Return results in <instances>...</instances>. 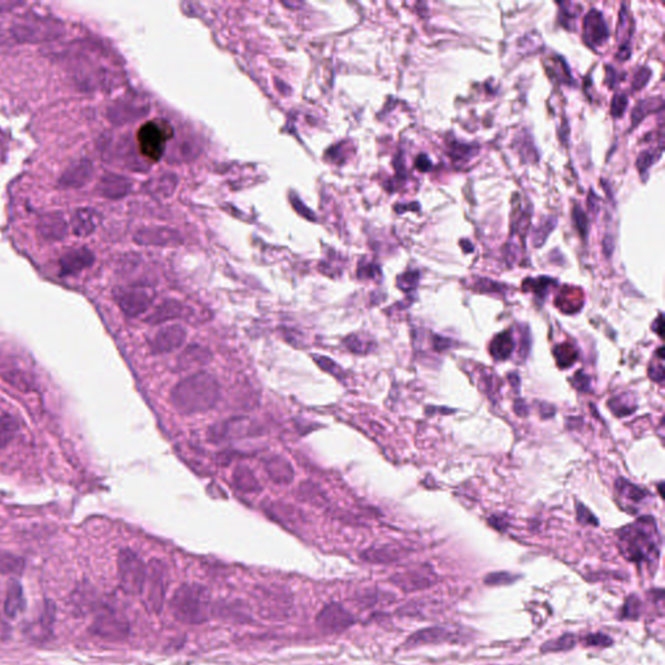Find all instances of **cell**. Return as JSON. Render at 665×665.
<instances>
[{"mask_svg": "<svg viewBox=\"0 0 665 665\" xmlns=\"http://www.w3.org/2000/svg\"><path fill=\"white\" fill-rule=\"evenodd\" d=\"M93 177V164L88 158H81L65 169L62 177L59 178V186L62 189H79Z\"/></svg>", "mask_w": 665, "mask_h": 665, "instance_id": "obj_16", "label": "cell"}, {"mask_svg": "<svg viewBox=\"0 0 665 665\" xmlns=\"http://www.w3.org/2000/svg\"><path fill=\"white\" fill-rule=\"evenodd\" d=\"M102 216L94 208H77L71 217V231L76 237L86 238L96 231Z\"/></svg>", "mask_w": 665, "mask_h": 665, "instance_id": "obj_19", "label": "cell"}, {"mask_svg": "<svg viewBox=\"0 0 665 665\" xmlns=\"http://www.w3.org/2000/svg\"><path fill=\"white\" fill-rule=\"evenodd\" d=\"M607 79H606V83L608 85V88H616L618 85V73L615 69H612L611 66H607Z\"/></svg>", "mask_w": 665, "mask_h": 665, "instance_id": "obj_61", "label": "cell"}, {"mask_svg": "<svg viewBox=\"0 0 665 665\" xmlns=\"http://www.w3.org/2000/svg\"><path fill=\"white\" fill-rule=\"evenodd\" d=\"M345 345L347 349H349L351 352H355V354H366L371 351V347H372V343H371V340L368 338H364L359 334H352L347 337L345 340Z\"/></svg>", "mask_w": 665, "mask_h": 665, "instance_id": "obj_44", "label": "cell"}, {"mask_svg": "<svg viewBox=\"0 0 665 665\" xmlns=\"http://www.w3.org/2000/svg\"><path fill=\"white\" fill-rule=\"evenodd\" d=\"M212 615L234 623H245L250 620L248 611L241 602L216 603L212 607Z\"/></svg>", "mask_w": 665, "mask_h": 665, "instance_id": "obj_27", "label": "cell"}, {"mask_svg": "<svg viewBox=\"0 0 665 665\" xmlns=\"http://www.w3.org/2000/svg\"><path fill=\"white\" fill-rule=\"evenodd\" d=\"M419 279H420V273L417 270L407 272L398 278V286L404 291H411L417 287Z\"/></svg>", "mask_w": 665, "mask_h": 665, "instance_id": "obj_50", "label": "cell"}, {"mask_svg": "<svg viewBox=\"0 0 665 665\" xmlns=\"http://www.w3.org/2000/svg\"><path fill=\"white\" fill-rule=\"evenodd\" d=\"M4 616V611L0 610V641L7 640L9 635V626Z\"/></svg>", "mask_w": 665, "mask_h": 665, "instance_id": "obj_60", "label": "cell"}, {"mask_svg": "<svg viewBox=\"0 0 665 665\" xmlns=\"http://www.w3.org/2000/svg\"><path fill=\"white\" fill-rule=\"evenodd\" d=\"M608 405H610L611 411L618 417L632 415L637 410V405L634 403L633 399H629L628 394H621L616 398H612Z\"/></svg>", "mask_w": 665, "mask_h": 665, "instance_id": "obj_40", "label": "cell"}, {"mask_svg": "<svg viewBox=\"0 0 665 665\" xmlns=\"http://www.w3.org/2000/svg\"><path fill=\"white\" fill-rule=\"evenodd\" d=\"M517 578H519L517 576H514L508 572H492V573L485 577V585H487V586H504V585L514 584Z\"/></svg>", "mask_w": 665, "mask_h": 665, "instance_id": "obj_47", "label": "cell"}, {"mask_svg": "<svg viewBox=\"0 0 665 665\" xmlns=\"http://www.w3.org/2000/svg\"><path fill=\"white\" fill-rule=\"evenodd\" d=\"M212 359L211 352L199 345H190L183 349V354L178 357L177 366L181 371H189L197 366L207 365Z\"/></svg>", "mask_w": 665, "mask_h": 665, "instance_id": "obj_25", "label": "cell"}, {"mask_svg": "<svg viewBox=\"0 0 665 665\" xmlns=\"http://www.w3.org/2000/svg\"><path fill=\"white\" fill-rule=\"evenodd\" d=\"M315 362H316V364L321 366V369L325 372L330 373L335 377L341 376L342 371L340 365L337 364L335 362H332L330 357H315Z\"/></svg>", "mask_w": 665, "mask_h": 665, "instance_id": "obj_55", "label": "cell"}, {"mask_svg": "<svg viewBox=\"0 0 665 665\" xmlns=\"http://www.w3.org/2000/svg\"><path fill=\"white\" fill-rule=\"evenodd\" d=\"M173 137V129L164 120H152L139 127L137 142L143 158L158 161L166 150V143Z\"/></svg>", "mask_w": 665, "mask_h": 665, "instance_id": "obj_4", "label": "cell"}, {"mask_svg": "<svg viewBox=\"0 0 665 665\" xmlns=\"http://www.w3.org/2000/svg\"><path fill=\"white\" fill-rule=\"evenodd\" d=\"M603 248H604L607 256H610V255L612 254V251H613V238L610 237V236H607V237L604 238V239H603Z\"/></svg>", "mask_w": 665, "mask_h": 665, "instance_id": "obj_63", "label": "cell"}, {"mask_svg": "<svg viewBox=\"0 0 665 665\" xmlns=\"http://www.w3.org/2000/svg\"><path fill=\"white\" fill-rule=\"evenodd\" d=\"M641 601L637 595H630L623 606L621 618L624 620H638L641 615Z\"/></svg>", "mask_w": 665, "mask_h": 665, "instance_id": "obj_45", "label": "cell"}, {"mask_svg": "<svg viewBox=\"0 0 665 665\" xmlns=\"http://www.w3.org/2000/svg\"><path fill=\"white\" fill-rule=\"evenodd\" d=\"M24 608L25 598L23 587L17 581H12L8 585L7 596H6L4 606H3L4 615L7 618H15L24 611Z\"/></svg>", "mask_w": 665, "mask_h": 665, "instance_id": "obj_29", "label": "cell"}, {"mask_svg": "<svg viewBox=\"0 0 665 665\" xmlns=\"http://www.w3.org/2000/svg\"><path fill=\"white\" fill-rule=\"evenodd\" d=\"M572 385L579 391H587L590 388V377L584 372H577L572 378Z\"/></svg>", "mask_w": 665, "mask_h": 665, "instance_id": "obj_57", "label": "cell"}, {"mask_svg": "<svg viewBox=\"0 0 665 665\" xmlns=\"http://www.w3.org/2000/svg\"><path fill=\"white\" fill-rule=\"evenodd\" d=\"M173 233L166 229L141 230L134 237V241L139 245H164L172 243Z\"/></svg>", "mask_w": 665, "mask_h": 665, "instance_id": "obj_34", "label": "cell"}, {"mask_svg": "<svg viewBox=\"0 0 665 665\" xmlns=\"http://www.w3.org/2000/svg\"><path fill=\"white\" fill-rule=\"evenodd\" d=\"M18 430V421L15 415L9 411L7 404L0 398V449L7 444L16 436Z\"/></svg>", "mask_w": 665, "mask_h": 665, "instance_id": "obj_28", "label": "cell"}, {"mask_svg": "<svg viewBox=\"0 0 665 665\" xmlns=\"http://www.w3.org/2000/svg\"><path fill=\"white\" fill-rule=\"evenodd\" d=\"M393 581L395 585L407 591L421 590V589L432 586L434 584V578L428 577V574L425 576L421 572H412L403 576H396V577H393Z\"/></svg>", "mask_w": 665, "mask_h": 665, "instance_id": "obj_30", "label": "cell"}, {"mask_svg": "<svg viewBox=\"0 0 665 665\" xmlns=\"http://www.w3.org/2000/svg\"><path fill=\"white\" fill-rule=\"evenodd\" d=\"M91 602H93L91 601V594L85 586L81 587L79 590L74 591V594L71 595V604L79 611L85 612V611L88 610L93 606Z\"/></svg>", "mask_w": 665, "mask_h": 665, "instance_id": "obj_49", "label": "cell"}, {"mask_svg": "<svg viewBox=\"0 0 665 665\" xmlns=\"http://www.w3.org/2000/svg\"><path fill=\"white\" fill-rule=\"evenodd\" d=\"M54 623H55V604L54 602L45 603L40 618L30 625V630H29L30 637L34 641H46L52 634Z\"/></svg>", "mask_w": 665, "mask_h": 665, "instance_id": "obj_24", "label": "cell"}, {"mask_svg": "<svg viewBox=\"0 0 665 665\" xmlns=\"http://www.w3.org/2000/svg\"><path fill=\"white\" fill-rule=\"evenodd\" d=\"M18 7H23V3H9V1H0V15L1 13H6V12H11L13 8H18Z\"/></svg>", "mask_w": 665, "mask_h": 665, "instance_id": "obj_62", "label": "cell"}, {"mask_svg": "<svg viewBox=\"0 0 665 665\" xmlns=\"http://www.w3.org/2000/svg\"><path fill=\"white\" fill-rule=\"evenodd\" d=\"M25 569L23 557L9 553L0 554V573L6 576H21Z\"/></svg>", "mask_w": 665, "mask_h": 665, "instance_id": "obj_37", "label": "cell"}, {"mask_svg": "<svg viewBox=\"0 0 665 665\" xmlns=\"http://www.w3.org/2000/svg\"><path fill=\"white\" fill-rule=\"evenodd\" d=\"M251 432L250 422L245 417H231L228 420L216 422L207 432V438L211 444H222L230 439L247 436Z\"/></svg>", "mask_w": 665, "mask_h": 665, "instance_id": "obj_12", "label": "cell"}, {"mask_svg": "<svg viewBox=\"0 0 665 665\" xmlns=\"http://www.w3.org/2000/svg\"><path fill=\"white\" fill-rule=\"evenodd\" d=\"M515 349V341L511 332L498 334L490 343L491 357L495 360H506L511 357Z\"/></svg>", "mask_w": 665, "mask_h": 665, "instance_id": "obj_31", "label": "cell"}, {"mask_svg": "<svg viewBox=\"0 0 665 665\" xmlns=\"http://www.w3.org/2000/svg\"><path fill=\"white\" fill-rule=\"evenodd\" d=\"M621 555L629 562L652 568L660 557L661 537L652 517H641L621 528L618 533Z\"/></svg>", "mask_w": 665, "mask_h": 665, "instance_id": "obj_1", "label": "cell"}, {"mask_svg": "<svg viewBox=\"0 0 665 665\" xmlns=\"http://www.w3.org/2000/svg\"><path fill=\"white\" fill-rule=\"evenodd\" d=\"M355 624V618L340 603H329L317 613L316 625L323 633L341 634Z\"/></svg>", "mask_w": 665, "mask_h": 665, "instance_id": "obj_9", "label": "cell"}, {"mask_svg": "<svg viewBox=\"0 0 665 665\" xmlns=\"http://www.w3.org/2000/svg\"><path fill=\"white\" fill-rule=\"evenodd\" d=\"M264 467L270 481L277 485H287L294 480L293 467L282 456H272L270 459L265 460Z\"/></svg>", "mask_w": 665, "mask_h": 665, "instance_id": "obj_26", "label": "cell"}, {"mask_svg": "<svg viewBox=\"0 0 665 665\" xmlns=\"http://www.w3.org/2000/svg\"><path fill=\"white\" fill-rule=\"evenodd\" d=\"M554 284V279L551 278L542 277L538 278V279H526L524 285H529V290L533 291V293L537 294V295H546L547 290L550 289V286Z\"/></svg>", "mask_w": 665, "mask_h": 665, "instance_id": "obj_51", "label": "cell"}, {"mask_svg": "<svg viewBox=\"0 0 665 665\" xmlns=\"http://www.w3.org/2000/svg\"><path fill=\"white\" fill-rule=\"evenodd\" d=\"M556 226V219L554 217H547L543 221L540 222L538 228L533 231V245L536 247L543 245L547 241L548 236L553 233V230Z\"/></svg>", "mask_w": 665, "mask_h": 665, "instance_id": "obj_43", "label": "cell"}, {"mask_svg": "<svg viewBox=\"0 0 665 665\" xmlns=\"http://www.w3.org/2000/svg\"><path fill=\"white\" fill-rule=\"evenodd\" d=\"M415 166H416V168H417L420 172H422V173H427L429 170H432L433 163H432V160H430L427 155H420V156H417V158H416Z\"/></svg>", "mask_w": 665, "mask_h": 665, "instance_id": "obj_58", "label": "cell"}, {"mask_svg": "<svg viewBox=\"0 0 665 665\" xmlns=\"http://www.w3.org/2000/svg\"><path fill=\"white\" fill-rule=\"evenodd\" d=\"M574 646H576V637L573 634L567 633L556 640L546 642L542 647V652H565L573 649Z\"/></svg>", "mask_w": 665, "mask_h": 665, "instance_id": "obj_39", "label": "cell"}, {"mask_svg": "<svg viewBox=\"0 0 665 665\" xmlns=\"http://www.w3.org/2000/svg\"><path fill=\"white\" fill-rule=\"evenodd\" d=\"M187 313H189V309L186 306H183V303L177 301H166L151 312L149 317L146 318V323L151 325L164 324L166 321L187 316Z\"/></svg>", "mask_w": 665, "mask_h": 665, "instance_id": "obj_23", "label": "cell"}, {"mask_svg": "<svg viewBox=\"0 0 665 665\" xmlns=\"http://www.w3.org/2000/svg\"><path fill=\"white\" fill-rule=\"evenodd\" d=\"M368 562H393L400 557V551L393 546L372 547L362 554Z\"/></svg>", "mask_w": 665, "mask_h": 665, "instance_id": "obj_35", "label": "cell"}, {"mask_svg": "<svg viewBox=\"0 0 665 665\" xmlns=\"http://www.w3.org/2000/svg\"><path fill=\"white\" fill-rule=\"evenodd\" d=\"M120 586L129 595L142 594L147 579V565L130 548L120 551L117 557Z\"/></svg>", "mask_w": 665, "mask_h": 665, "instance_id": "obj_6", "label": "cell"}, {"mask_svg": "<svg viewBox=\"0 0 665 665\" xmlns=\"http://www.w3.org/2000/svg\"><path fill=\"white\" fill-rule=\"evenodd\" d=\"M0 377L18 391L32 393L35 390V378L33 373L17 357H0Z\"/></svg>", "mask_w": 665, "mask_h": 665, "instance_id": "obj_11", "label": "cell"}, {"mask_svg": "<svg viewBox=\"0 0 665 665\" xmlns=\"http://www.w3.org/2000/svg\"><path fill=\"white\" fill-rule=\"evenodd\" d=\"M649 377L654 381H657V382H661L663 378H664V366L660 363L659 365H655V366H649Z\"/></svg>", "mask_w": 665, "mask_h": 665, "instance_id": "obj_59", "label": "cell"}, {"mask_svg": "<svg viewBox=\"0 0 665 665\" xmlns=\"http://www.w3.org/2000/svg\"><path fill=\"white\" fill-rule=\"evenodd\" d=\"M584 641L590 647H610L613 643L611 637L603 633L589 634Z\"/></svg>", "mask_w": 665, "mask_h": 665, "instance_id": "obj_54", "label": "cell"}, {"mask_svg": "<svg viewBox=\"0 0 665 665\" xmlns=\"http://www.w3.org/2000/svg\"><path fill=\"white\" fill-rule=\"evenodd\" d=\"M113 299L127 317H138L150 308L155 293L146 286H125L113 290Z\"/></svg>", "mask_w": 665, "mask_h": 665, "instance_id": "obj_7", "label": "cell"}, {"mask_svg": "<svg viewBox=\"0 0 665 665\" xmlns=\"http://www.w3.org/2000/svg\"><path fill=\"white\" fill-rule=\"evenodd\" d=\"M554 357L556 359L557 365L562 369H567V368H569L570 365L576 363L578 352L572 343L567 342V343H562V345H559V346L555 347Z\"/></svg>", "mask_w": 665, "mask_h": 665, "instance_id": "obj_38", "label": "cell"}, {"mask_svg": "<svg viewBox=\"0 0 665 665\" xmlns=\"http://www.w3.org/2000/svg\"><path fill=\"white\" fill-rule=\"evenodd\" d=\"M132 190V181L124 175L108 173L104 175L96 185L99 195L107 199H121Z\"/></svg>", "mask_w": 665, "mask_h": 665, "instance_id": "obj_21", "label": "cell"}, {"mask_svg": "<svg viewBox=\"0 0 665 665\" xmlns=\"http://www.w3.org/2000/svg\"><path fill=\"white\" fill-rule=\"evenodd\" d=\"M456 634L452 633L446 628L441 626H433V628H427L421 629L419 632L412 634L411 637L404 643L405 649H412V647H419L424 644H439V643H446V642H455Z\"/></svg>", "mask_w": 665, "mask_h": 665, "instance_id": "obj_17", "label": "cell"}, {"mask_svg": "<svg viewBox=\"0 0 665 665\" xmlns=\"http://www.w3.org/2000/svg\"><path fill=\"white\" fill-rule=\"evenodd\" d=\"M610 37V30L607 23L603 17L602 12L598 9H591L589 11L585 18H584V33L582 38L590 48H598L603 46Z\"/></svg>", "mask_w": 665, "mask_h": 665, "instance_id": "obj_13", "label": "cell"}, {"mask_svg": "<svg viewBox=\"0 0 665 665\" xmlns=\"http://www.w3.org/2000/svg\"><path fill=\"white\" fill-rule=\"evenodd\" d=\"M633 32L634 21L629 15L625 4H623L621 11H620V17H618V34H616L618 45H620L618 59L623 60V62L628 60L632 55V52H630V50H632L630 48V40L633 37Z\"/></svg>", "mask_w": 665, "mask_h": 665, "instance_id": "obj_22", "label": "cell"}, {"mask_svg": "<svg viewBox=\"0 0 665 665\" xmlns=\"http://www.w3.org/2000/svg\"><path fill=\"white\" fill-rule=\"evenodd\" d=\"M663 155V147L659 149H651V150L642 151L640 156L637 158V168L642 175H646L651 166L660 160Z\"/></svg>", "mask_w": 665, "mask_h": 665, "instance_id": "obj_42", "label": "cell"}, {"mask_svg": "<svg viewBox=\"0 0 665 665\" xmlns=\"http://www.w3.org/2000/svg\"><path fill=\"white\" fill-rule=\"evenodd\" d=\"M40 237L50 242H60L68 236V224L64 216L59 212L42 216L37 225Z\"/></svg>", "mask_w": 665, "mask_h": 665, "instance_id": "obj_18", "label": "cell"}, {"mask_svg": "<svg viewBox=\"0 0 665 665\" xmlns=\"http://www.w3.org/2000/svg\"><path fill=\"white\" fill-rule=\"evenodd\" d=\"M556 303H557L559 308L562 309V311L567 312V313H574V312H577V311H579V308L582 307V304H584L581 291H579L577 295H573L570 291H562V293H560V295L557 296Z\"/></svg>", "mask_w": 665, "mask_h": 665, "instance_id": "obj_41", "label": "cell"}, {"mask_svg": "<svg viewBox=\"0 0 665 665\" xmlns=\"http://www.w3.org/2000/svg\"><path fill=\"white\" fill-rule=\"evenodd\" d=\"M651 76H652V71L649 69V66H642L638 71L634 73L633 82H632V88L635 91H640L642 88H644L647 85L649 79H651Z\"/></svg>", "mask_w": 665, "mask_h": 665, "instance_id": "obj_53", "label": "cell"}, {"mask_svg": "<svg viewBox=\"0 0 665 665\" xmlns=\"http://www.w3.org/2000/svg\"><path fill=\"white\" fill-rule=\"evenodd\" d=\"M616 491H618V495L623 497V498L633 503V504H640L642 503L646 497H647V491L643 490L641 487L635 486L633 483L626 481L624 478H620L616 482Z\"/></svg>", "mask_w": 665, "mask_h": 665, "instance_id": "obj_36", "label": "cell"}, {"mask_svg": "<svg viewBox=\"0 0 665 665\" xmlns=\"http://www.w3.org/2000/svg\"><path fill=\"white\" fill-rule=\"evenodd\" d=\"M220 396L219 381L209 373L197 372L175 385L170 393V404L183 415H195L212 410Z\"/></svg>", "mask_w": 665, "mask_h": 665, "instance_id": "obj_2", "label": "cell"}, {"mask_svg": "<svg viewBox=\"0 0 665 665\" xmlns=\"http://www.w3.org/2000/svg\"><path fill=\"white\" fill-rule=\"evenodd\" d=\"M233 483L237 490L242 492H255L260 490V485L253 470L247 467H238L233 473Z\"/></svg>", "mask_w": 665, "mask_h": 665, "instance_id": "obj_32", "label": "cell"}, {"mask_svg": "<svg viewBox=\"0 0 665 665\" xmlns=\"http://www.w3.org/2000/svg\"><path fill=\"white\" fill-rule=\"evenodd\" d=\"M663 107H664V103H663L661 98L643 99L635 105V108L632 112V127H638L641 124L642 120L647 117L649 113L663 111Z\"/></svg>", "mask_w": 665, "mask_h": 665, "instance_id": "obj_33", "label": "cell"}, {"mask_svg": "<svg viewBox=\"0 0 665 665\" xmlns=\"http://www.w3.org/2000/svg\"><path fill=\"white\" fill-rule=\"evenodd\" d=\"M572 217H573V224H574V226H576L581 238L586 239L587 234H589V228H590V221L587 219L586 214L579 207L576 206L573 208Z\"/></svg>", "mask_w": 665, "mask_h": 665, "instance_id": "obj_48", "label": "cell"}, {"mask_svg": "<svg viewBox=\"0 0 665 665\" xmlns=\"http://www.w3.org/2000/svg\"><path fill=\"white\" fill-rule=\"evenodd\" d=\"M142 104L133 99H119L107 111V117L113 124H127L144 116Z\"/></svg>", "mask_w": 665, "mask_h": 665, "instance_id": "obj_20", "label": "cell"}, {"mask_svg": "<svg viewBox=\"0 0 665 665\" xmlns=\"http://www.w3.org/2000/svg\"><path fill=\"white\" fill-rule=\"evenodd\" d=\"M214 603L211 593L200 584H183L170 599L173 618L186 625H200L212 616Z\"/></svg>", "mask_w": 665, "mask_h": 665, "instance_id": "obj_3", "label": "cell"}, {"mask_svg": "<svg viewBox=\"0 0 665 665\" xmlns=\"http://www.w3.org/2000/svg\"><path fill=\"white\" fill-rule=\"evenodd\" d=\"M187 337L186 329L181 325H168L158 330L150 342L154 354H168L183 346Z\"/></svg>", "mask_w": 665, "mask_h": 665, "instance_id": "obj_14", "label": "cell"}, {"mask_svg": "<svg viewBox=\"0 0 665 665\" xmlns=\"http://www.w3.org/2000/svg\"><path fill=\"white\" fill-rule=\"evenodd\" d=\"M478 149L475 146H468V144H460V143H453L449 147V154L453 160L458 161H466L469 158H473L477 154Z\"/></svg>", "mask_w": 665, "mask_h": 665, "instance_id": "obj_46", "label": "cell"}, {"mask_svg": "<svg viewBox=\"0 0 665 665\" xmlns=\"http://www.w3.org/2000/svg\"><path fill=\"white\" fill-rule=\"evenodd\" d=\"M657 328H654V330H657V334H659L660 337H663V316H661V315L657 318Z\"/></svg>", "mask_w": 665, "mask_h": 665, "instance_id": "obj_64", "label": "cell"}, {"mask_svg": "<svg viewBox=\"0 0 665 665\" xmlns=\"http://www.w3.org/2000/svg\"><path fill=\"white\" fill-rule=\"evenodd\" d=\"M146 585H149L150 608L155 613H158L164 607L166 587H168V569H166V564L161 560L152 559L149 562Z\"/></svg>", "mask_w": 665, "mask_h": 665, "instance_id": "obj_10", "label": "cell"}, {"mask_svg": "<svg viewBox=\"0 0 665 665\" xmlns=\"http://www.w3.org/2000/svg\"><path fill=\"white\" fill-rule=\"evenodd\" d=\"M628 103H629V100H628L626 94H616V96H613L612 104H611V115H612V117H613V119H620V117L624 115V112L626 111Z\"/></svg>", "mask_w": 665, "mask_h": 665, "instance_id": "obj_52", "label": "cell"}, {"mask_svg": "<svg viewBox=\"0 0 665 665\" xmlns=\"http://www.w3.org/2000/svg\"><path fill=\"white\" fill-rule=\"evenodd\" d=\"M62 32L60 25L43 17H20L9 26L8 35L17 43H40L56 38Z\"/></svg>", "mask_w": 665, "mask_h": 665, "instance_id": "obj_5", "label": "cell"}, {"mask_svg": "<svg viewBox=\"0 0 665 665\" xmlns=\"http://www.w3.org/2000/svg\"><path fill=\"white\" fill-rule=\"evenodd\" d=\"M577 517L579 523L589 524V525H594V526L598 525L596 517L584 504H578Z\"/></svg>", "mask_w": 665, "mask_h": 665, "instance_id": "obj_56", "label": "cell"}, {"mask_svg": "<svg viewBox=\"0 0 665 665\" xmlns=\"http://www.w3.org/2000/svg\"><path fill=\"white\" fill-rule=\"evenodd\" d=\"M90 630L94 635L100 637L105 641H124L129 635V623L127 618L116 611L104 607L99 611V613H96V620Z\"/></svg>", "mask_w": 665, "mask_h": 665, "instance_id": "obj_8", "label": "cell"}, {"mask_svg": "<svg viewBox=\"0 0 665 665\" xmlns=\"http://www.w3.org/2000/svg\"><path fill=\"white\" fill-rule=\"evenodd\" d=\"M96 260L94 254L88 247L69 248L59 259V270L62 276H74L82 270H88Z\"/></svg>", "mask_w": 665, "mask_h": 665, "instance_id": "obj_15", "label": "cell"}]
</instances>
